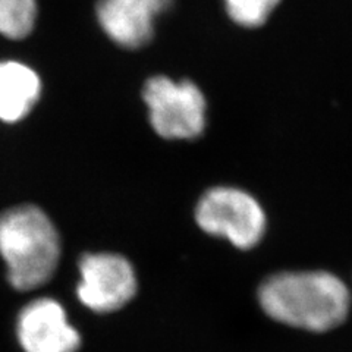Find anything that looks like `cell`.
I'll list each match as a JSON object with an SVG mask.
<instances>
[{"mask_svg":"<svg viewBox=\"0 0 352 352\" xmlns=\"http://www.w3.org/2000/svg\"><path fill=\"white\" fill-rule=\"evenodd\" d=\"M173 0H98L96 16L104 34L125 49H140L153 38L156 19Z\"/></svg>","mask_w":352,"mask_h":352,"instance_id":"52a82bcc","label":"cell"},{"mask_svg":"<svg viewBox=\"0 0 352 352\" xmlns=\"http://www.w3.org/2000/svg\"><path fill=\"white\" fill-rule=\"evenodd\" d=\"M257 298L272 320L313 333L344 324L352 308L351 288L327 270L273 273L258 286Z\"/></svg>","mask_w":352,"mask_h":352,"instance_id":"6da1fadb","label":"cell"},{"mask_svg":"<svg viewBox=\"0 0 352 352\" xmlns=\"http://www.w3.org/2000/svg\"><path fill=\"white\" fill-rule=\"evenodd\" d=\"M37 0H0V36L9 40L28 37L37 22Z\"/></svg>","mask_w":352,"mask_h":352,"instance_id":"9c48e42d","label":"cell"},{"mask_svg":"<svg viewBox=\"0 0 352 352\" xmlns=\"http://www.w3.org/2000/svg\"><path fill=\"white\" fill-rule=\"evenodd\" d=\"M0 258L12 289L32 292L56 274L62 239L52 217L36 204H16L0 212Z\"/></svg>","mask_w":352,"mask_h":352,"instance_id":"7a4b0ae2","label":"cell"},{"mask_svg":"<svg viewBox=\"0 0 352 352\" xmlns=\"http://www.w3.org/2000/svg\"><path fill=\"white\" fill-rule=\"evenodd\" d=\"M15 338L22 352H78L82 344L66 308L52 296H37L19 308Z\"/></svg>","mask_w":352,"mask_h":352,"instance_id":"8992f818","label":"cell"},{"mask_svg":"<svg viewBox=\"0 0 352 352\" xmlns=\"http://www.w3.org/2000/svg\"><path fill=\"white\" fill-rule=\"evenodd\" d=\"M282 0H225L229 18L245 28H257L273 14Z\"/></svg>","mask_w":352,"mask_h":352,"instance_id":"30bf717a","label":"cell"},{"mask_svg":"<svg viewBox=\"0 0 352 352\" xmlns=\"http://www.w3.org/2000/svg\"><path fill=\"white\" fill-rule=\"evenodd\" d=\"M41 96V80L31 66L18 60L0 62V120L25 119Z\"/></svg>","mask_w":352,"mask_h":352,"instance_id":"ba28073f","label":"cell"},{"mask_svg":"<svg viewBox=\"0 0 352 352\" xmlns=\"http://www.w3.org/2000/svg\"><path fill=\"white\" fill-rule=\"evenodd\" d=\"M75 294L93 313H115L132 301L138 278L132 263L116 252H85L78 260Z\"/></svg>","mask_w":352,"mask_h":352,"instance_id":"5b68a950","label":"cell"},{"mask_svg":"<svg viewBox=\"0 0 352 352\" xmlns=\"http://www.w3.org/2000/svg\"><path fill=\"white\" fill-rule=\"evenodd\" d=\"M194 217L203 232L225 238L245 251L257 247L267 229V216L257 198L236 186L207 190L195 206Z\"/></svg>","mask_w":352,"mask_h":352,"instance_id":"3957f363","label":"cell"},{"mask_svg":"<svg viewBox=\"0 0 352 352\" xmlns=\"http://www.w3.org/2000/svg\"><path fill=\"white\" fill-rule=\"evenodd\" d=\"M142 98L151 128L162 138L194 140L204 132L207 102L192 81L153 76L142 88Z\"/></svg>","mask_w":352,"mask_h":352,"instance_id":"277c9868","label":"cell"}]
</instances>
